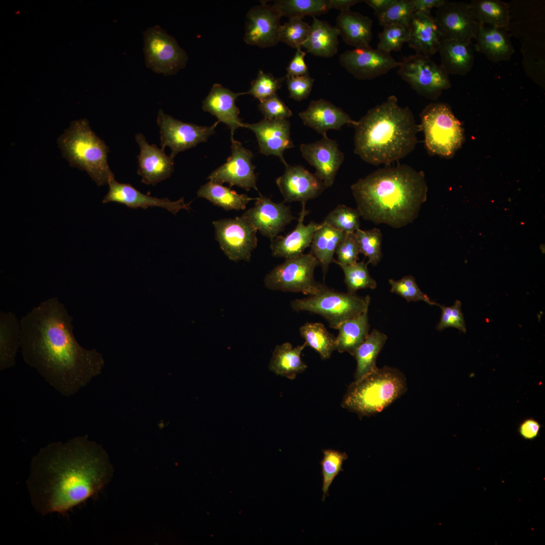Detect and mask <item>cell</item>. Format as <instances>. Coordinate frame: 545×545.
<instances>
[{
    "instance_id": "obj_35",
    "label": "cell",
    "mask_w": 545,
    "mask_h": 545,
    "mask_svg": "<svg viewBox=\"0 0 545 545\" xmlns=\"http://www.w3.org/2000/svg\"><path fill=\"white\" fill-rule=\"evenodd\" d=\"M368 310L344 321L339 326L336 338V350L339 352H347L353 356L355 350L366 339L370 328Z\"/></svg>"
},
{
    "instance_id": "obj_58",
    "label": "cell",
    "mask_w": 545,
    "mask_h": 545,
    "mask_svg": "<svg viewBox=\"0 0 545 545\" xmlns=\"http://www.w3.org/2000/svg\"><path fill=\"white\" fill-rule=\"evenodd\" d=\"M362 1L360 0H329L331 9H335L340 12L350 10L351 7Z\"/></svg>"
},
{
    "instance_id": "obj_46",
    "label": "cell",
    "mask_w": 545,
    "mask_h": 545,
    "mask_svg": "<svg viewBox=\"0 0 545 545\" xmlns=\"http://www.w3.org/2000/svg\"><path fill=\"white\" fill-rule=\"evenodd\" d=\"M414 12L412 0H396L376 17L379 25L383 27L388 25L409 26Z\"/></svg>"
},
{
    "instance_id": "obj_51",
    "label": "cell",
    "mask_w": 545,
    "mask_h": 545,
    "mask_svg": "<svg viewBox=\"0 0 545 545\" xmlns=\"http://www.w3.org/2000/svg\"><path fill=\"white\" fill-rule=\"evenodd\" d=\"M442 310V314L437 329L442 331L448 328H454L464 333L466 328L463 314L461 310V302L457 300L452 306L438 305Z\"/></svg>"
},
{
    "instance_id": "obj_44",
    "label": "cell",
    "mask_w": 545,
    "mask_h": 545,
    "mask_svg": "<svg viewBox=\"0 0 545 545\" xmlns=\"http://www.w3.org/2000/svg\"><path fill=\"white\" fill-rule=\"evenodd\" d=\"M323 457L320 462L322 475V500L328 495L329 489L335 477L343 471V462L348 456L345 452L333 449L322 451Z\"/></svg>"
},
{
    "instance_id": "obj_33",
    "label": "cell",
    "mask_w": 545,
    "mask_h": 545,
    "mask_svg": "<svg viewBox=\"0 0 545 545\" xmlns=\"http://www.w3.org/2000/svg\"><path fill=\"white\" fill-rule=\"evenodd\" d=\"M306 346L305 342L295 347L289 342L277 345L270 360L269 369L277 375L294 379L307 368L301 359V352Z\"/></svg>"
},
{
    "instance_id": "obj_26",
    "label": "cell",
    "mask_w": 545,
    "mask_h": 545,
    "mask_svg": "<svg viewBox=\"0 0 545 545\" xmlns=\"http://www.w3.org/2000/svg\"><path fill=\"white\" fill-rule=\"evenodd\" d=\"M245 92H234L220 84H214L209 93L202 102V109L216 117L218 121L227 125L231 131V138L233 137L235 130L243 127L242 120L239 118L240 111L235 101Z\"/></svg>"
},
{
    "instance_id": "obj_19",
    "label": "cell",
    "mask_w": 545,
    "mask_h": 545,
    "mask_svg": "<svg viewBox=\"0 0 545 545\" xmlns=\"http://www.w3.org/2000/svg\"><path fill=\"white\" fill-rule=\"evenodd\" d=\"M276 183L285 202L299 201L306 204L327 188L314 173L300 165H286L284 174L277 178Z\"/></svg>"
},
{
    "instance_id": "obj_52",
    "label": "cell",
    "mask_w": 545,
    "mask_h": 545,
    "mask_svg": "<svg viewBox=\"0 0 545 545\" xmlns=\"http://www.w3.org/2000/svg\"><path fill=\"white\" fill-rule=\"evenodd\" d=\"M258 107L264 118L268 120L287 119L293 115L277 94L260 101Z\"/></svg>"
},
{
    "instance_id": "obj_36",
    "label": "cell",
    "mask_w": 545,
    "mask_h": 545,
    "mask_svg": "<svg viewBox=\"0 0 545 545\" xmlns=\"http://www.w3.org/2000/svg\"><path fill=\"white\" fill-rule=\"evenodd\" d=\"M197 195L226 211L243 210L250 201L257 199L247 194H238L221 184L210 181L199 188Z\"/></svg>"
},
{
    "instance_id": "obj_15",
    "label": "cell",
    "mask_w": 545,
    "mask_h": 545,
    "mask_svg": "<svg viewBox=\"0 0 545 545\" xmlns=\"http://www.w3.org/2000/svg\"><path fill=\"white\" fill-rule=\"evenodd\" d=\"M340 65L355 78L371 80L398 67L391 53L371 46L347 50L339 57Z\"/></svg>"
},
{
    "instance_id": "obj_7",
    "label": "cell",
    "mask_w": 545,
    "mask_h": 545,
    "mask_svg": "<svg viewBox=\"0 0 545 545\" xmlns=\"http://www.w3.org/2000/svg\"><path fill=\"white\" fill-rule=\"evenodd\" d=\"M420 117L419 129L423 132L428 153L452 157L463 143L464 132L451 106L445 103H430L423 109Z\"/></svg>"
},
{
    "instance_id": "obj_27",
    "label": "cell",
    "mask_w": 545,
    "mask_h": 545,
    "mask_svg": "<svg viewBox=\"0 0 545 545\" xmlns=\"http://www.w3.org/2000/svg\"><path fill=\"white\" fill-rule=\"evenodd\" d=\"M441 40L431 12H415L409 25V47L416 53L430 58L438 51Z\"/></svg>"
},
{
    "instance_id": "obj_10",
    "label": "cell",
    "mask_w": 545,
    "mask_h": 545,
    "mask_svg": "<svg viewBox=\"0 0 545 545\" xmlns=\"http://www.w3.org/2000/svg\"><path fill=\"white\" fill-rule=\"evenodd\" d=\"M398 74L418 95L436 100L451 87L449 75L430 58L415 53L404 57Z\"/></svg>"
},
{
    "instance_id": "obj_8",
    "label": "cell",
    "mask_w": 545,
    "mask_h": 545,
    "mask_svg": "<svg viewBox=\"0 0 545 545\" xmlns=\"http://www.w3.org/2000/svg\"><path fill=\"white\" fill-rule=\"evenodd\" d=\"M370 301L369 295L362 297L338 292L326 286L315 295L292 300L290 305L295 311H307L321 316L330 328L338 329L344 321L368 310Z\"/></svg>"
},
{
    "instance_id": "obj_47",
    "label": "cell",
    "mask_w": 545,
    "mask_h": 545,
    "mask_svg": "<svg viewBox=\"0 0 545 545\" xmlns=\"http://www.w3.org/2000/svg\"><path fill=\"white\" fill-rule=\"evenodd\" d=\"M383 28L378 34L377 48L390 53L401 51L404 43L408 42L409 26L388 25Z\"/></svg>"
},
{
    "instance_id": "obj_56",
    "label": "cell",
    "mask_w": 545,
    "mask_h": 545,
    "mask_svg": "<svg viewBox=\"0 0 545 545\" xmlns=\"http://www.w3.org/2000/svg\"><path fill=\"white\" fill-rule=\"evenodd\" d=\"M445 0H412L415 12H431L434 8H438Z\"/></svg>"
},
{
    "instance_id": "obj_2",
    "label": "cell",
    "mask_w": 545,
    "mask_h": 545,
    "mask_svg": "<svg viewBox=\"0 0 545 545\" xmlns=\"http://www.w3.org/2000/svg\"><path fill=\"white\" fill-rule=\"evenodd\" d=\"M72 320L56 297L41 302L20 320L24 361L66 397L85 386L98 365L95 353L77 342Z\"/></svg>"
},
{
    "instance_id": "obj_42",
    "label": "cell",
    "mask_w": 545,
    "mask_h": 545,
    "mask_svg": "<svg viewBox=\"0 0 545 545\" xmlns=\"http://www.w3.org/2000/svg\"><path fill=\"white\" fill-rule=\"evenodd\" d=\"M361 214L357 208L338 205L322 222L345 233H355L359 229Z\"/></svg>"
},
{
    "instance_id": "obj_9",
    "label": "cell",
    "mask_w": 545,
    "mask_h": 545,
    "mask_svg": "<svg viewBox=\"0 0 545 545\" xmlns=\"http://www.w3.org/2000/svg\"><path fill=\"white\" fill-rule=\"evenodd\" d=\"M318 265L319 262L310 252L286 259L266 275L264 285L271 290L315 295L326 287L314 278V270Z\"/></svg>"
},
{
    "instance_id": "obj_50",
    "label": "cell",
    "mask_w": 545,
    "mask_h": 545,
    "mask_svg": "<svg viewBox=\"0 0 545 545\" xmlns=\"http://www.w3.org/2000/svg\"><path fill=\"white\" fill-rule=\"evenodd\" d=\"M335 253L337 259H335L334 262L338 265H350L357 262L360 252L355 233H346L344 238L338 245Z\"/></svg>"
},
{
    "instance_id": "obj_32",
    "label": "cell",
    "mask_w": 545,
    "mask_h": 545,
    "mask_svg": "<svg viewBox=\"0 0 545 545\" xmlns=\"http://www.w3.org/2000/svg\"><path fill=\"white\" fill-rule=\"evenodd\" d=\"M20 320L11 312L0 311V370L15 364L20 347Z\"/></svg>"
},
{
    "instance_id": "obj_53",
    "label": "cell",
    "mask_w": 545,
    "mask_h": 545,
    "mask_svg": "<svg viewBox=\"0 0 545 545\" xmlns=\"http://www.w3.org/2000/svg\"><path fill=\"white\" fill-rule=\"evenodd\" d=\"M289 97L301 101L306 98L312 90L314 79L309 75L286 78Z\"/></svg>"
},
{
    "instance_id": "obj_5",
    "label": "cell",
    "mask_w": 545,
    "mask_h": 545,
    "mask_svg": "<svg viewBox=\"0 0 545 545\" xmlns=\"http://www.w3.org/2000/svg\"><path fill=\"white\" fill-rule=\"evenodd\" d=\"M404 375L388 366L377 367L348 387L341 406L359 416H369L383 411L405 393Z\"/></svg>"
},
{
    "instance_id": "obj_41",
    "label": "cell",
    "mask_w": 545,
    "mask_h": 545,
    "mask_svg": "<svg viewBox=\"0 0 545 545\" xmlns=\"http://www.w3.org/2000/svg\"><path fill=\"white\" fill-rule=\"evenodd\" d=\"M367 264L363 260L350 265H339L344 272L348 293L355 294L359 290L376 287V282L371 277Z\"/></svg>"
},
{
    "instance_id": "obj_21",
    "label": "cell",
    "mask_w": 545,
    "mask_h": 545,
    "mask_svg": "<svg viewBox=\"0 0 545 545\" xmlns=\"http://www.w3.org/2000/svg\"><path fill=\"white\" fill-rule=\"evenodd\" d=\"M255 134L259 151L266 156L278 157L285 166L288 164L284 152L295 146L291 138L290 123L287 119L268 120L264 118L254 124H243Z\"/></svg>"
},
{
    "instance_id": "obj_29",
    "label": "cell",
    "mask_w": 545,
    "mask_h": 545,
    "mask_svg": "<svg viewBox=\"0 0 545 545\" xmlns=\"http://www.w3.org/2000/svg\"><path fill=\"white\" fill-rule=\"evenodd\" d=\"M335 27L347 44L355 48L370 46L372 21L370 18L351 10L341 12L336 18Z\"/></svg>"
},
{
    "instance_id": "obj_43",
    "label": "cell",
    "mask_w": 545,
    "mask_h": 545,
    "mask_svg": "<svg viewBox=\"0 0 545 545\" xmlns=\"http://www.w3.org/2000/svg\"><path fill=\"white\" fill-rule=\"evenodd\" d=\"M355 233L358 242L360 253L368 258L367 263L376 265L383 256V236L380 230L376 228L367 231L359 229Z\"/></svg>"
},
{
    "instance_id": "obj_11",
    "label": "cell",
    "mask_w": 545,
    "mask_h": 545,
    "mask_svg": "<svg viewBox=\"0 0 545 545\" xmlns=\"http://www.w3.org/2000/svg\"><path fill=\"white\" fill-rule=\"evenodd\" d=\"M146 67L165 76L175 75L184 69L188 57L176 39L159 26L149 27L143 32Z\"/></svg>"
},
{
    "instance_id": "obj_37",
    "label": "cell",
    "mask_w": 545,
    "mask_h": 545,
    "mask_svg": "<svg viewBox=\"0 0 545 545\" xmlns=\"http://www.w3.org/2000/svg\"><path fill=\"white\" fill-rule=\"evenodd\" d=\"M387 340L386 334L373 329L355 350L353 355L357 362L355 380L361 379L377 367L376 359Z\"/></svg>"
},
{
    "instance_id": "obj_13",
    "label": "cell",
    "mask_w": 545,
    "mask_h": 545,
    "mask_svg": "<svg viewBox=\"0 0 545 545\" xmlns=\"http://www.w3.org/2000/svg\"><path fill=\"white\" fill-rule=\"evenodd\" d=\"M156 122L159 128L161 148L170 147L171 150L170 155L174 158L179 152L206 142L215 133V128L220 122L217 121L210 126H198L175 119L160 109Z\"/></svg>"
},
{
    "instance_id": "obj_18",
    "label": "cell",
    "mask_w": 545,
    "mask_h": 545,
    "mask_svg": "<svg viewBox=\"0 0 545 545\" xmlns=\"http://www.w3.org/2000/svg\"><path fill=\"white\" fill-rule=\"evenodd\" d=\"M241 216L270 241L295 219L290 207L286 205L284 201L275 203L260 194L254 206L247 210Z\"/></svg>"
},
{
    "instance_id": "obj_3",
    "label": "cell",
    "mask_w": 545,
    "mask_h": 545,
    "mask_svg": "<svg viewBox=\"0 0 545 545\" xmlns=\"http://www.w3.org/2000/svg\"><path fill=\"white\" fill-rule=\"evenodd\" d=\"M351 188L364 219L394 228L417 217L428 190L424 173L406 165L378 169Z\"/></svg>"
},
{
    "instance_id": "obj_25",
    "label": "cell",
    "mask_w": 545,
    "mask_h": 545,
    "mask_svg": "<svg viewBox=\"0 0 545 545\" xmlns=\"http://www.w3.org/2000/svg\"><path fill=\"white\" fill-rule=\"evenodd\" d=\"M302 209L299 213L296 228L286 236H277L270 241V248L275 257L290 259L302 254L310 246L314 234L320 226L313 221L308 225L304 224L305 217L309 212L305 209L306 204H301Z\"/></svg>"
},
{
    "instance_id": "obj_45",
    "label": "cell",
    "mask_w": 545,
    "mask_h": 545,
    "mask_svg": "<svg viewBox=\"0 0 545 545\" xmlns=\"http://www.w3.org/2000/svg\"><path fill=\"white\" fill-rule=\"evenodd\" d=\"M310 29L311 25L302 19L289 18L288 22L281 26L279 41L295 49L302 47L309 36Z\"/></svg>"
},
{
    "instance_id": "obj_16",
    "label": "cell",
    "mask_w": 545,
    "mask_h": 545,
    "mask_svg": "<svg viewBox=\"0 0 545 545\" xmlns=\"http://www.w3.org/2000/svg\"><path fill=\"white\" fill-rule=\"evenodd\" d=\"M231 140V155L226 163L213 171L207 179L221 184L227 183L230 186H237L246 191L251 188L258 190L255 167L251 161L253 153L234 137Z\"/></svg>"
},
{
    "instance_id": "obj_6",
    "label": "cell",
    "mask_w": 545,
    "mask_h": 545,
    "mask_svg": "<svg viewBox=\"0 0 545 545\" xmlns=\"http://www.w3.org/2000/svg\"><path fill=\"white\" fill-rule=\"evenodd\" d=\"M58 143L70 166L86 171L98 186L115 178L107 162L108 147L91 130L86 119L72 121Z\"/></svg>"
},
{
    "instance_id": "obj_30",
    "label": "cell",
    "mask_w": 545,
    "mask_h": 545,
    "mask_svg": "<svg viewBox=\"0 0 545 545\" xmlns=\"http://www.w3.org/2000/svg\"><path fill=\"white\" fill-rule=\"evenodd\" d=\"M438 51L440 65L449 75L465 76L471 70L474 61L472 41L441 39Z\"/></svg>"
},
{
    "instance_id": "obj_31",
    "label": "cell",
    "mask_w": 545,
    "mask_h": 545,
    "mask_svg": "<svg viewBox=\"0 0 545 545\" xmlns=\"http://www.w3.org/2000/svg\"><path fill=\"white\" fill-rule=\"evenodd\" d=\"M313 18L309 36L302 47L315 56L333 57L338 52L339 33L336 27L324 21Z\"/></svg>"
},
{
    "instance_id": "obj_38",
    "label": "cell",
    "mask_w": 545,
    "mask_h": 545,
    "mask_svg": "<svg viewBox=\"0 0 545 545\" xmlns=\"http://www.w3.org/2000/svg\"><path fill=\"white\" fill-rule=\"evenodd\" d=\"M470 9L478 24L507 29L511 11L507 3L500 0H472Z\"/></svg>"
},
{
    "instance_id": "obj_24",
    "label": "cell",
    "mask_w": 545,
    "mask_h": 545,
    "mask_svg": "<svg viewBox=\"0 0 545 545\" xmlns=\"http://www.w3.org/2000/svg\"><path fill=\"white\" fill-rule=\"evenodd\" d=\"M298 115L305 125L322 136H327L330 130H339L345 124L354 126L357 123L342 108L322 98L312 100Z\"/></svg>"
},
{
    "instance_id": "obj_40",
    "label": "cell",
    "mask_w": 545,
    "mask_h": 545,
    "mask_svg": "<svg viewBox=\"0 0 545 545\" xmlns=\"http://www.w3.org/2000/svg\"><path fill=\"white\" fill-rule=\"evenodd\" d=\"M272 6L282 16L302 19L306 16L315 17L331 10L329 0H277Z\"/></svg>"
},
{
    "instance_id": "obj_28",
    "label": "cell",
    "mask_w": 545,
    "mask_h": 545,
    "mask_svg": "<svg viewBox=\"0 0 545 545\" xmlns=\"http://www.w3.org/2000/svg\"><path fill=\"white\" fill-rule=\"evenodd\" d=\"M475 39L476 51L494 63L509 61L515 52L506 29L478 24Z\"/></svg>"
},
{
    "instance_id": "obj_55",
    "label": "cell",
    "mask_w": 545,
    "mask_h": 545,
    "mask_svg": "<svg viewBox=\"0 0 545 545\" xmlns=\"http://www.w3.org/2000/svg\"><path fill=\"white\" fill-rule=\"evenodd\" d=\"M540 425L533 418H527L519 425L518 432L522 438L532 440L537 438L539 433Z\"/></svg>"
},
{
    "instance_id": "obj_1",
    "label": "cell",
    "mask_w": 545,
    "mask_h": 545,
    "mask_svg": "<svg viewBox=\"0 0 545 545\" xmlns=\"http://www.w3.org/2000/svg\"><path fill=\"white\" fill-rule=\"evenodd\" d=\"M112 474L103 454L78 436L41 448L32 459L26 484L38 513H65L95 496Z\"/></svg>"
},
{
    "instance_id": "obj_12",
    "label": "cell",
    "mask_w": 545,
    "mask_h": 545,
    "mask_svg": "<svg viewBox=\"0 0 545 545\" xmlns=\"http://www.w3.org/2000/svg\"><path fill=\"white\" fill-rule=\"evenodd\" d=\"M212 223L215 239L228 258L235 262H250L251 253L257 246V230L242 216L222 219Z\"/></svg>"
},
{
    "instance_id": "obj_49",
    "label": "cell",
    "mask_w": 545,
    "mask_h": 545,
    "mask_svg": "<svg viewBox=\"0 0 545 545\" xmlns=\"http://www.w3.org/2000/svg\"><path fill=\"white\" fill-rule=\"evenodd\" d=\"M389 283L391 286V292L404 298L407 302L422 301L431 305H438L419 289L414 277L411 275L406 276L397 281L390 279Z\"/></svg>"
},
{
    "instance_id": "obj_34",
    "label": "cell",
    "mask_w": 545,
    "mask_h": 545,
    "mask_svg": "<svg viewBox=\"0 0 545 545\" xmlns=\"http://www.w3.org/2000/svg\"><path fill=\"white\" fill-rule=\"evenodd\" d=\"M345 235V233L323 222L320 224L315 232L310 246V252L319 262L324 276L330 263L334 262V255L337 246Z\"/></svg>"
},
{
    "instance_id": "obj_14",
    "label": "cell",
    "mask_w": 545,
    "mask_h": 545,
    "mask_svg": "<svg viewBox=\"0 0 545 545\" xmlns=\"http://www.w3.org/2000/svg\"><path fill=\"white\" fill-rule=\"evenodd\" d=\"M434 19L441 39L471 41L476 37L478 24L469 3L445 0Z\"/></svg>"
},
{
    "instance_id": "obj_17",
    "label": "cell",
    "mask_w": 545,
    "mask_h": 545,
    "mask_svg": "<svg viewBox=\"0 0 545 545\" xmlns=\"http://www.w3.org/2000/svg\"><path fill=\"white\" fill-rule=\"evenodd\" d=\"M282 16L272 5L262 2L252 7L247 14L244 40L261 48L276 45L279 41Z\"/></svg>"
},
{
    "instance_id": "obj_22",
    "label": "cell",
    "mask_w": 545,
    "mask_h": 545,
    "mask_svg": "<svg viewBox=\"0 0 545 545\" xmlns=\"http://www.w3.org/2000/svg\"><path fill=\"white\" fill-rule=\"evenodd\" d=\"M140 148L137 155L138 174L141 182L146 185H155L169 178L174 171V158L168 155L164 149L150 144L141 133L135 135Z\"/></svg>"
},
{
    "instance_id": "obj_4",
    "label": "cell",
    "mask_w": 545,
    "mask_h": 545,
    "mask_svg": "<svg viewBox=\"0 0 545 545\" xmlns=\"http://www.w3.org/2000/svg\"><path fill=\"white\" fill-rule=\"evenodd\" d=\"M354 152L366 162L389 164L411 152L419 126L408 107L395 95L370 109L354 126Z\"/></svg>"
},
{
    "instance_id": "obj_57",
    "label": "cell",
    "mask_w": 545,
    "mask_h": 545,
    "mask_svg": "<svg viewBox=\"0 0 545 545\" xmlns=\"http://www.w3.org/2000/svg\"><path fill=\"white\" fill-rule=\"evenodd\" d=\"M396 0H364L362 1L371 8L374 12V15L377 17L391 6L395 3Z\"/></svg>"
},
{
    "instance_id": "obj_20",
    "label": "cell",
    "mask_w": 545,
    "mask_h": 545,
    "mask_svg": "<svg viewBox=\"0 0 545 545\" xmlns=\"http://www.w3.org/2000/svg\"><path fill=\"white\" fill-rule=\"evenodd\" d=\"M300 150L304 158L316 169V176L327 188L332 186L344 160L336 141L322 136L314 142L301 144Z\"/></svg>"
},
{
    "instance_id": "obj_23",
    "label": "cell",
    "mask_w": 545,
    "mask_h": 545,
    "mask_svg": "<svg viewBox=\"0 0 545 545\" xmlns=\"http://www.w3.org/2000/svg\"><path fill=\"white\" fill-rule=\"evenodd\" d=\"M108 184L109 191L102 200L104 203L115 202L132 208L147 209L149 207L157 206L166 208L174 214L181 209L190 208V203H185L183 198L172 201L168 198L150 196L141 193L129 184L118 182L115 178L110 180Z\"/></svg>"
},
{
    "instance_id": "obj_48",
    "label": "cell",
    "mask_w": 545,
    "mask_h": 545,
    "mask_svg": "<svg viewBox=\"0 0 545 545\" xmlns=\"http://www.w3.org/2000/svg\"><path fill=\"white\" fill-rule=\"evenodd\" d=\"M285 80V77L276 78L271 74L259 70L256 78L251 82L250 89L246 92V94L252 95L261 101L276 94Z\"/></svg>"
},
{
    "instance_id": "obj_54",
    "label": "cell",
    "mask_w": 545,
    "mask_h": 545,
    "mask_svg": "<svg viewBox=\"0 0 545 545\" xmlns=\"http://www.w3.org/2000/svg\"><path fill=\"white\" fill-rule=\"evenodd\" d=\"M301 48L296 49L295 55L286 68L285 78L309 75L308 67L304 59L306 52L303 51Z\"/></svg>"
},
{
    "instance_id": "obj_39",
    "label": "cell",
    "mask_w": 545,
    "mask_h": 545,
    "mask_svg": "<svg viewBox=\"0 0 545 545\" xmlns=\"http://www.w3.org/2000/svg\"><path fill=\"white\" fill-rule=\"evenodd\" d=\"M299 331L307 346L315 350L322 359L331 357L336 350V338L320 322H306Z\"/></svg>"
}]
</instances>
